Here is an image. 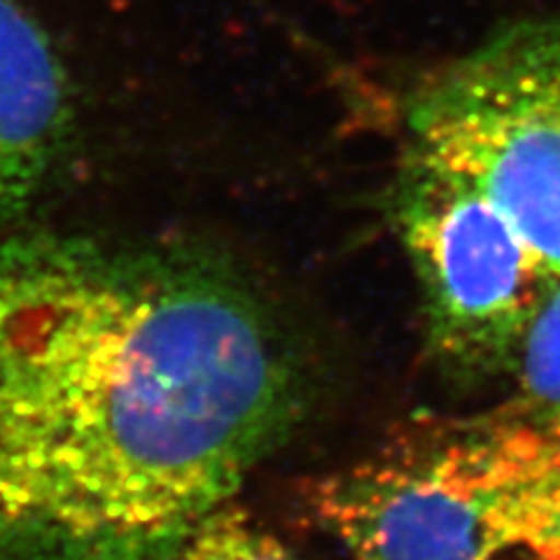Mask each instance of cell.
<instances>
[{
	"mask_svg": "<svg viewBox=\"0 0 560 560\" xmlns=\"http://www.w3.org/2000/svg\"><path fill=\"white\" fill-rule=\"evenodd\" d=\"M510 366L521 397L518 416L560 440V280L533 313Z\"/></svg>",
	"mask_w": 560,
	"mask_h": 560,
	"instance_id": "6",
	"label": "cell"
},
{
	"mask_svg": "<svg viewBox=\"0 0 560 560\" xmlns=\"http://www.w3.org/2000/svg\"><path fill=\"white\" fill-rule=\"evenodd\" d=\"M73 127L66 68L16 0H0V215L40 195Z\"/></svg>",
	"mask_w": 560,
	"mask_h": 560,
	"instance_id": "5",
	"label": "cell"
},
{
	"mask_svg": "<svg viewBox=\"0 0 560 560\" xmlns=\"http://www.w3.org/2000/svg\"><path fill=\"white\" fill-rule=\"evenodd\" d=\"M296 393L220 255L0 234V560H178Z\"/></svg>",
	"mask_w": 560,
	"mask_h": 560,
	"instance_id": "1",
	"label": "cell"
},
{
	"mask_svg": "<svg viewBox=\"0 0 560 560\" xmlns=\"http://www.w3.org/2000/svg\"><path fill=\"white\" fill-rule=\"evenodd\" d=\"M558 475V436L514 416L337 471L313 510L355 560H495Z\"/></svg>",
	"mask_w": 560,
	"mask_h": 560,
	"instance_id": "2",
	"label": "cell"
},
{
	"mask_svg": "<svg viewBox=\"0 0 560 560\" xmlns=\"http://www.w3.org/2000/svg\"><path fill=\"white\" fill-rule=\"evenodd\" d=\"M395 222L423 292L434 355L467 374L510 364L556 283L510 220L460 175L407 148Z\"/></svg>",
	"mask_w": 560,
	"mask_h": 560,
	"instance_id": "4",
	"label": "cell"
},
{
	"mask_svg": "<svg viewBox=\"0 0 560 560\" xmlns=\"http://www.w3.org/2000/svg\"><path fill=\"white\" fill-rule=\"evenodd\" d=\"M409 150L460 175L560 280V20H525L411 98Z\"/></svg>",
	"mask_w": 560,
	"mask_h": 560,
	"instance_id": "3",
	"label": "cell"
},
{
	"mask_svg": "<svg viewBox=\"0 0 560 560\" xmlns=\"http://www.w3.org/2000/svg\"><path fill=\"white\" fill-rule=\"evenodd\" d=\"M516 549H523L530 560H560V475L533 498Z\"/></svg>",
	"mask_w": 560,
	"mask_h": 560,
	"instance_id": "8",
	"label": "cell"
},
{
	"mask_svg": "<svg viewBox=\"0 0 560 560\" xmlns=\"http://www.w3.org/2000/svg\"><path fill=\"white\" fill-rule=\"evenodd\" d=\"M178 560H294L280 541L234 502L222 504L189 535Z\"/></svg>",
	"mask_w": 560,
	"mask_h": 560,
	"instance_id": "7",
	"label": "cell"
}]
</instances>
